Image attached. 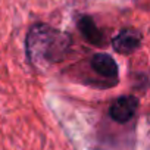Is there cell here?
Returning a JSON list of instances; mask_svg holds the SVG:
<instances>
[{
    "instance_id": "cell-5",
    "label": "cell",
    "mask_w": 150,
    "mask_h": 150,
    "mask_svg": "<svg viewBox=\"0 0 150 150\" xmlns=\"http://www.w3.org/2000/svg\"><path fill=\"white\" fill-rule=\"evenodd\" d=\"M78 30L81 31L83 37L93 46H102L105 44V37L102 34V31L97 28L96 22L90 18V16H83L78 21Z\"/></svg>"
},
{
    "instance_id": "cell-1",
    "label": "cell",
    "mask_w": 150,
    "mask_h": 150,
    "mask_svg": "<svg viewBox=\"0 0 150 150\" xmlns=\"http://www.w3.org/2000/svg\"><path fill=\"white\" fill-rule=\"evenodd\" d=\"M69 43L71 38L65 33L44 24H37L27 37V53L33 63L57 62L65 56Z\"/></svg>"
},
{
    "instance_id": "cell-3",
    "label": "cell",
    "mask_w": 150,
    "mask_h": 150,
    "mask_svg": "<svg viewBox=\"0 0 150 150\" xmlns=\"http://www.w3.org/2000/svg\"><path fill=\"white\" fill-rule=\"evenodd\" d=\"M141 40L143 38H141L140 31L127 28V30H122L112 40V47L115 49V52H118L121 54H131L140 47Z\"/></svg>"
},
{
    "instance_id": "cell-4",
    "label": "cell",
    "mask_w": 150,
    "mask_h": 150,
    "mask_svg": "<svg viewBox=\"0 0 150 150\" xmlns=\"http://www.w3.org/2000/svg\"><path fill=\"white\" fill-rule=\"evenodd\" d=\"M94 72H97L100 77L108 80H115L118 77V65L116 62L106 53H97L91 57L90 62Z\"/></svg>"
},
{
    "instance_id": "cell-2",
    "label": "cell",
    "mask_w": 150,
    "mask_h": 150,
    "mask_svg": "<svg viewBox=\"0 0 150 150\" xmlns=\"http://www.w3.org/2000/svg\"><path fill=\"white\" fill-rule=\"evenodd\" d=\"M137 108H138L137 97H134V96H122V97L116 99L112 103L109 113H110V118L115 122L125 124L135 115Z\"/></svg>"
}]
</instances>
